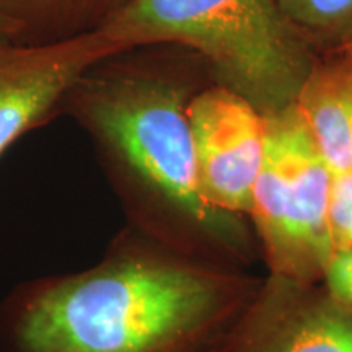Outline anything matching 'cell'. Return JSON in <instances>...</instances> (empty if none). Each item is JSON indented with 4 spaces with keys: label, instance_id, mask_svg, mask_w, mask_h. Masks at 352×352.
<instances>
[{
    "label": "cell",
    "instance_id": "7a4b0ae2",
    "mask_svg": "<svg viewBox=\"0 0 352 352\" xmlns=\"http://www.w3.org/2000/svg\"><path fill=\"white\" fill-rule=\"evenodd\" d=\"M188 103L184 88L124 51L88 69L63 109L90 132L129 199L171 204L196 226L227 236L230 214L202 195Z\"/></svg>",
    "mask_w": 352,
    "mask_h": 352
},
{
    "label": "cell",
    "instance_id": "6da1fadb",
    "mask_svg": "<svg viewBox=\"0 0 352 352\" xmlns=\"http://www.w3.org/2000/svg\"><path fill=\"white\" fill-rule=\"evenodd\" d=\"M233 296L223 276L127 232L91 270L12 287L0 300V352H186Z\"/></svg>",
    "mask_w": 352,
    "mask_h": 352
},
{
    "label": "cell",
    "instance_id": "30bf717a",
    "mask_svg": "<svg viewBox=\"0 0 352 352\" xmlns=\"http://www.w3.org/2000/svg\"><path fill=\"white\" fill-rule=\"evenodd\" d=\"M307 43L341 51L352 39V0H277Z\"/></svg>",
    "mask_w": 352,
    "mask_h": 352
},
{
    "label": "cell",
    "instance_id": "5b68a950",
    "mask_svg": "<svg viewBox=\"0 0 352 352\" xmlns=\"http://www.w3.org/2000/svg\"><path fill=\"white\" fill-rule=\"evenodd\" d=\"M120 52L98 32L50 44L0 41V160L63 109L88 69Z\"/></svg>",
    "mask_w": 352,
    "mask_h": 352
},
{
    "label": "cell",
    "instance_id": "5bb4252c",
    "mask_svg": "<svg viewBox=\"0 0 352 352\" xmlns=\"http://www.w3.org/2000/svg\"><path fill=\"white\" fill-rule=\"evenodd\" d=\"M338 52H346V54H352V39H351V41H349V43H347V44H346V46H344V47H342V50H341V51H338Z\"/></svg>",
    "mask_w": 352,
    "mask_h": 352
},
{
    "label": "cell",
    "instance_id": "277c9868",
    "mask_svg": "<svg viewBox=\"0 0 352 352\" xmlns=\"http://www.w3.org/2000/svg\"><path fill=\"white\" fill-rule=\"evenodd\" d=\"M264 121V153L250 214L274 277L315 285L334 254L328 219L331 170L296 103L266 114Z\"/></svg>",
    "mask_w": 352,
    "mask_h": 352
},
{
    "label": "cell",
    "instance_id": "7c38bea8",
    "mask_svg": "<svg viewBox=\"0 0 352 352\" xmlns=\"http://www.w3.org/2000/svg\"><path fill=\"white\" fill-rule=\"evenodd\" d=\"M323 280L333 297L352 307V248L333 254Z\"/></svg>",
    "mask_w": 352,
    "mask_h": 352
},
{
    "label": "cell",
    "instance_id": "52a82bcc",
    "mask_svg": "<svg viewBox=\"0 0 352 352\" xmlns=\"http://www.w3.org/2000/svg\"><path fill=\"white\" fill-rule=\"evenodd\" d=\"M314 287L274 277L241 352H352V307Z\"/></svg>",
    "mask_w": 352,
    "mask_h": 352
},
{
    "label": "cell",
    "instance_id": "9a60e30c",
    "mask_svg": "<svg viewBox=\"0 0 352 352\" xmlns=\"http://www.w3.org/2000/svg\"><path fill=\"white\" fill-rule=\"evenodd\" d=\"M344 54H346V52H344ZM347 56H349V57H351V63H352V54H347Z\"/></svg>",
    "mask_w": 352,
    "mask_h": 352
},
{
    "label": "cell",
    "instance_id": "ba28073f",
    "mask_svg": "<svg viewBox=\"0 0 352 352\" xmlns=\"http://www.w3.org/2000/svg\"><path fill=\"white\" fill-rule=\"evenodd\" d=\"M314 64L297 96V108L331 173L352 171V63Z\"/></svg>",
    "mask_w": 352,
    "mask_h": 352
},
{
    "label": "cell",
    "instance_id": "8992f818",
    "mask_svg": "<svg viewBox=\"0 0 352 352\" xmlns=\"http://www.w3.org/2000/svg\"><path fill=\"white\" fill-rule=\"evenodd\" d=\"M188 120L206 201L226 214H250L264 153V114L222 85L189 98Z\"/></svg>",
    "mask_w": 352,
    "mask_h": 352
},
{
    "label": "cell",
    "instance_id": "4fadbf2b",
    "mask_svg": "<svg viewBox=\"0 0 352 352\" xmlns=\"http://www.w3.org/2000/svg\"><path fill=\"white\" fill-rule=\"evenodd\" d=\"M13 28L10 25V21H8L6 16L0 13V41H6V39H8V41H13Z\"/></svg>",
    "mask_w": 352,
    "mask_h": 352
},
{
    "label": "cell",
    "instance_id": "3957f363",
    "mask_svg": "<svg viewBox=\"0 0 352 352\" xmlns=\"http://www.w3.org/2000/svg\"><path fill=\"white\" fill-rule=\"evenodd\" d=\"M98 33L122 51L195 47L264 116L296 103L315 64L277 0H131Z\"/></svg>",
    "mask_w": 352,
    "mask_h": 352
},
{
    "label": "cell",
    "instance_id": "9c48e42d",
    "mask_svg": "<svg viewBox=\"0 0 352 352\" xmlns=\"http://www.w3.org/2000/svg\"><path fill=\"white\" fill-rule=\"evenodd\" d=\"M131 0H0L13 41L50 44L98 32Z\"/></svg>",
    "mask_w": 352,
    "mask_h": 352
},
{
    "label": "cell",
    "instance_id": "8fae6325",
    "mask_svg": "<svg viewBox=\"0 0 352 352\" xmlns=\"http://www.w3.org/2000/svg\"><path fill=\"white\" fill-rule=\"evenodd\" d=\"M328 219L334 253L352 248V171L331 173Z\"/></svg>",
    "mask_w": 352,
    "mask_h": 352
}]
</instances>
